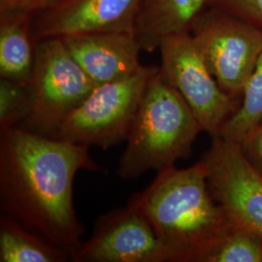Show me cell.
Instances as JSON below:
<instances>
[{
  "mask_svg": "<svg viewBox=\"0 0 262 262\" xmlns=\"http://www.w3.org/2000/svg\"><path fill=\"white\" fill-rule=\"evenodd\" d=\"M201 159L215 200L236 225L262 236V175L245 158L239 144L214 137Z\"/></svg>",
  "mask_w": 262,
  "mask_h": 262,
  "instance_id": "obj_8",
  "label": "cell"
},
{
  "mask_svg": "<svg viewBox=\"0 0 262 262\" xmlns=\"http://www.w3.org/2000/svg\"><path fill=\"white\" fill-rule=\"evenodd\" d=\"M30 84H21L1 78L0 81V131L19 127L32 109Z\"/></svg>",
  "mask_w": 262,
  "mask_h": 262,
  "instance_id": "obj_17",
  "label": "cell"
},
{
  "mask_svg": "<svg viewBox=\"0 0 262 262\" xmlns=\"http://www.w3.org/2000/svg\"><path fill=\"white\" fill-rule=\"evenodd\" d=\"M61 39L97 85L130 76L142 67V50L135 32H102Z\"/></svg>",
  "mask_w": 262,
  "mask_h": 262,
  "instance_id": "obj_11",
  "label": "cell"
},
{
  "mask_svg": "<svg viewBox=\"0 0 262 262\" xmlns=\"http://www.w3.org/2000/svg\"><path fill=\"white\" fill-rule=\"evenodd\" d=\"M29 33V15L1 14V78L21 84L30 82L35 51Z\"/></svg>",
  "mask_w": 262,
  "mask_h": 262,
  "instance_id": "obj_13",
  "label": "cell"
},
{
  "mask_svg": "<svg viewBox=\"0 0 262 262\" xmlns=\"http://www.w3.org/2000/svg\"><path fill=\"white\" fill-rule=\"evenodd\" d=\"M144 0H60L39 13L33 32L40 39L135 32Z\"/></svg>",
  "mask_w": 262,
  "mask_h": 262,
  "instance_id": "obj_10",
  "label": "cell"
},
{
  "mask_svg": "<svg viewBox=\"0 0 262 262\" xmlns=\"http://www.w3.org/2000/svg\"><path fill=\"white\" fill-rule=\"evenodd\" d=\"M208 7L221 10L262 31V0H208Z\"/></svg>",
  "mask_w": 262,
  "mask_h": 262,
  "instance_id": "obj_18",
  "label": "cell"
},
{
  "mask_svg": "<svg viewBox=\"0 0 262 262\" xmlns=\"http://www.w3.org/2000/svg\"><path fill=\"white\" fill-rule=\"evenodd\" d=\"M89 149L23 127L1 132L2 213L71 255L84 232L73 203L74 179L80 170H98Z\"/></svg>",
  "mask_w": 262,
  "mask_h": 262,
  "instance_id": "obj_1",
  "label": "cell"
},
{
  "mask_svg": "<svg viewBox=\"0 0 262 262\" xmlns=\"http://www.w3.org/2000/svg\"><path fill=\"white\" fill-rule=\"evenodd\" d=\"M158 69L142 66L130 76L96 85L47 136L103 150L126 141L145 89Z\"/></svg>",
  "mask_w": 262,
  "mask_h": 262,
  "instance_id": "obj_4",
  "label": "cell"
},
{
  "mask_svg": "<svg viewBox=\"0 0 262 262\" xmlns=\"http://www.w3.org/2000/svg\"><path fill=\"white\" fill-rule=\"evenodd\" d=\"M207 262H262V236L236 225L209 255Z\"/></svg>",
  "mask_w": 262,
  "mask_h": 262,
  "instance_id": "obj_16",
  "label": "cell"
},
{
  "mask_svg": "<svg viewBox=\"0 0 262 262\" xmlns=\"http://www.w3.org/2000/svg\"><path fill=\"white\" fill-rule=\"evenodd\" d=\"M71 253L48 242L40 235L4 213L0 216V261L61 262Z\"/></svg>",
  "mask_w": 262,
  "mask_h": 262,
  "instance_id": "obj_14",
  "label": "cell"
},
{
  "mask_svg": "<svg viewBox=\"0 0 262 262\" xmlns=\"http://www.w3.org/2000/svg\"><path fill=\"white\" fill-rule=\"evenodd\" d=\"M262 120V53L246 84L238 108L223 124L219 135L225 140L239 143L247 132Z\"/></svg>",
  "mask_w": 262,
  "mask_h": 262,
  "instance_id": "obj_15",
  "label": "cell"
},
{
  "mask_svg": "<svg viewBox=\"0 0 262 262\" xmlns=\"http://www.w3.org/2000/svg\"><path fill=\"white\" fill-rule=\"evenodd\" d=\"M72 260L164 262V257L148 220L127 204L96 221L92 237L73 253Z\"/></svg>",
  "mask_w": 262,
  "mask_h": 262,
  "instance_id": "obj_9",
  "label": "cell"
},
{
  "mask_svg": "<svg viewBox=\"0 0 262 262\" xmlns=\"http://www.w3.org/2000/svg\"><path fill=\"white\" fill-rule=\"evenodd\" d=\"M207 66L223 91L240 99L262 53V31L207 7L190 28Z\"/></svg>",
  "mask_w": 262,
  "mask_h": 262,
  "instance_id": "obj_6",
  "label": "cell"
},
{
  "mask_svg": "<svg viewBox=\"0 0 262 262\" xmlns=\"http://www.w3.org/2000/svg\"><path fill=\"white\" fill-rule=\"evenodd\" d=\"M29 84L32 109L19 127L46 136L97 85L61 38L42 39L38 44Z\"/></svg>",
  "mask_w": 262,
  "mask_h": 262,
  "instance_id": "obj_5",
  "label": "cell"
},
{
  "mask_svg": "<svg viewBox=\"0 0 262 262\" xmlns=\"http://www.w3.org/2000/svg\"><path fill=\"white\" fill-rule=\"evenodd\" d=\"M200 132L194 114L159 68L145 89L131 124L119 176L137 178L188 159Z\"/></svg>",
  "mask_w": 262,
  "mask_h": 262,
  "instance_id": "obj_3",
  "label": "cell"
},
{
  "mask_svg": "<svg viewBox=\"0 0 262 262\" xmlns=\"http://www.w3.org/2000/svg\"><path fill=\"white\" fill-rule=\"evenodd\" d=\"M60 0H0L1 14L31 15L50 8Z\"/></svg>",
  "mask_w": 262,
  "mask_h": 262,
  "instance_id": "obj_20",
  "label": "cell"
},
{
  "mask_svg": "<svg viewBox=\"0 0 262 262\" xmlns=\"http://www.w3.org/2000/svg\"><path fill=\"white\" fill-rule=\"evenodd\" d=\"M128 205L150 223L164 262H207L236 225L212 195L202 159L187 168L172 165L159 170Z\"/></svg>",
  "mask_w": 262,
  "mask_h": 262,
  "instance_id": "obj_2",
  "label": "cell"
},
{
  "mask_svg": "<svg viewBox=\"0 0 262 262\" xmlns=\"http://www.w3.org/2000/svg\"><path fill=\"white\" fill-rule=\"evenodd\" d=\"M238 144L250 164L262 175V120Z\"/></svg>",
  "mask_w": 262,
  "mask_h": 262,
  "instance_id": "obj_19",
  "label": "cell"
},
{
  "mask_svg": "<svg viewBox=\"0 0 262 262\" xmlns=\"http://www.w3.org/2000/svg\"><path fill=\"white\" fill-rule=\"evenodd\" d=\"M207 7L208 0H144L135 26L141 50L152 52L163 38L189 32Z\"/></svg>",
  "mask_w": 262,
  "mask_h": 262,
  "instance_id": "obj_12",
  "label": "cell"
},
{
  "mask_svg": "<svg viewBox=\"0 0 262 262\" xmlns=\"http://www.w3.org/2000/svg\"><path fill=\"white\" fill-rule=\"evenodd\" d=\"M158 49L162 74L183 96L202 131L216 137L241 100L225 93L217 84L190 32L164 37Z\"/></svg>",
  "mask_w": 262,
  "mask_h": 262,
  "instance_id": "obj_7",
  "label": "cell"
}]
</instances>
